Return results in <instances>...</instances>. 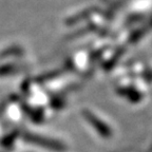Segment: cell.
<instances>
[{
  "mask_svg": "<svg viewBox=\"0 0 152 152\" xmlns=\"http://www.w3.org/2000/svg\"><path fill=\"white\" fill-rule=\"evenodd\" d=\"M86 116H87V118L91 123V125L96 129V131L99 133L100 135L104 136V137H111L112 131L106 124L102 123V121H99L96 116L92 115L90 112H86Z\"/></svg>",
  "mask_w": 152,
  "mask_h": 152,
  "instance_id": "obj_1",
  "label": "cell"
}]
</instances>
